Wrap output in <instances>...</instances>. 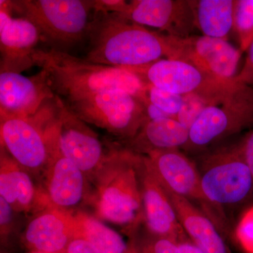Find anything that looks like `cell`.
Masks as SVG:
<instances>
[{"instance_id": "obj_5", "label": "cell", "mask_w": 253, "mask_h": 253, "mask_svg": "<svg viewBox=\"0 0 253 253\" xmlns=\"http://www.w3.org/2000/svg\"><path fill=\"white\" fill-rule=\"evenodd\" d=\"M9 1L14 12L38 28L42 39L61 51L87 36L94 13L92 0Z\"/></svg>"}, {"instance_id": "obj_10", "label": "cell", "mask_w": 253, "mask_h": 253, "mask_svg": "<svg viewBox=\"0 0 253 253\" xmlns=\"http://www.w3.org/2000/svg\"><path fill=\"white\" fill-rule=\"evenodd\" d=\"M144 156L165 187L197 206L222 230L226 217L204 196L195 161L180 149L154 151Z\"/></svg>"}, {"instance_id": "obj_6", "label": "cell", "mask_w": 253, "mask_h": 253, "mask_svg": "<svg viewBox=\"0 0 253 253\" xmlns=\"http://www.w3.org/2000/svg\"><path fill=\"white\" fill-rule=\"evenodd\" d=\"M253 128V86L234 84L224 97L205 110L189 129L184 150L201 154Z\"/></svg>"}, {"instance_id": "obj_35", "label": "cell", "mask_w": 253, "mask_h": 253, "mask_svg": "<svg viewBox=\"0 0 253 253\" xmlns=\"http://www.w3.org/2000/svg\"><path fill=\"white\" fill-rule=\"evenodd\" d=\"M129 253H142L139 251V249H136V248H133V249H130V251H129Z\"/></svg>"}, {"instance_id": "obj_32", "label": "cell", "mask_w": 253, "mask_h": 253, "mask_svg": "<svg viewBox=\"0 0 253 253\" xmlns=\"http://www.w3.org/2000/svg\"><path fill=\"white\" fill-rule=\"evenodd\" d=\"M14 209L2 197L0 196V225L1 234L6 230H9L13 219Z\"/></svg>"}, {"instance_id": "obj_29", "label": "cell", "mask_w": 253, "mask_h": 253, "mask_svg": "<svg viewBox=\"0 0 253 253\" xmlns=\"http://www.w3.org/2000/svg\"><path fill=\"white\" fill-rule=\"evenodd\" d=\"M94 12L114 13L122 12L127 4L124 0H92Z\"/></svg>"}, {"instance_id": "obj_19", "label": "cell", "mask_w": 253, "mask_h": 253, "mask_svg": "<svg viewBox=\"0 0 253 253\" xmlns=\"http://www.w3.org/2000/svg\"><path fill=\"white\" fill-rule=\"evenodd\" d=\"M164 188L186 235L193 244L204 253H231L219 228L204 211L189 200Z\"/></svg>"}, {"instance_id": "obj_4", "label": "cell", "mask_w": 253, "mask_h": 253, "mask_svg": "<svg viewBox=\"0 0 253 253\" xmlns=\"http://www.w3.org/2000/svg\"><path fill=\"white\" fill-rule=\"evenodd\" d=\"M196 163L204 196L222 214L253 199V174L239 141L206 150Z\"/></svg>"}, {"instance_id": "obj_14", "label": "cell", "mask_w": 253, "mask_h": 253, "mask_svg": "<svg viewBox=\"0 0 253 253\" xmlns=\"http://www.w3.org/2000/svg\"><path fill=\"white\" fill-rule=\"evenodd\" d=\"M56 98L42 70L31 77L0 73V119L35 117Z\"/></svg>"}, {"instance_id": "obj_8", "label": "cell", "mask_w": 253, "mask_h": 253, "mask_svg": "<svg viewBox=\"0 0 253 253\" xmlns=\"http://www.w3.org/2000/svg\"><path fill=\"white\" fill-rule=\"evenodd\" d=\"M124 68L146 84L181 96L200 95L214 104L224 97L234 82V78L224 81L214 77L180 60L162 59L146 66Z\"/></svg>"}, {"instance_id": "obj_21", "label": "cell", "mask_w": 253, "mask_h": 253, "mask_svg": "<svg viewBox=\"0 0 253 253\" xmlns=\"http://www.w3.org/2000/svg\"><path fill=\"white\" fill-rule=\"evenodd\" d=\"M28 171L1 149L0 196L14 211H30L38 199V191Z\"/></svg>"}, {"instance_id": "obj_16", "label": "cell", "mask_w": 253, "mask_h": 253, "mask_svg": "<svg viewBox=\"0 0 253 253\" xmlns=\"http://www.w3.org/2000/svg\"><path fill=\"white\" fill-rule=\"evenodd\" d=\"M140 180L143 218L151 235L177 243L189 239L164 186L144 156L141 162Z\"/></svg>"}, {"instance_id": "obj_22", "label": "cell", "mask_w": 253, "mask_h": 253, "mask_svg": "<svg viewBox=\"0 0 253 253\" xmlns=\"http://www.w3.org/2000/svg\"><path fill=\"white\" fill-rule=\"evenodd\" d=\"M196 29L203 36L228 41L234 26L235 0H190Z\"/></svg>"}, {"instance_id": "obj_15", "label": "cell", "mask_w": 253, "mask_h": 253, "mask_svg": "<svg viewBox=\"0 0 253 253\" xmlns=\"http://www.w3.org/2000/svg\"><path fill=\"white\" fill-rule=\"evenodd\" d=\"M13 14L9 1L1 0L0 71L21 73L35 66L33 56L42 37L31 21L20 15Z\"/></svg>"}, {"instance_id": "obj_1", "label": "cell", "mask_w": 253, "mask_h": 253, "mask_svg": "<svg viewBox=\"0 0 253 253\" xmlns=\"http://www.w3.org/2000/svg\"><path fill=\"white\" fill-rule=\"evenodd\" d=\"M33 58L63 102L112 89L126 91L141 101L144 99L146 83L125 68L97 64L54 48L37 49Z\"/></svg>"}, {"instance_id": "obj_28", "label": "cell", "mask_w": 253, "mask_h": 253, "mask_svg": "<svg viewBox=\"0 0 253 253\" xmlns=\"http://www.w3.org/2000/svg\"><path fill=\"white\" fill-rule=\"evenodd\" d=\"M138 249L142 253H179L177 242L168 238L153 235Z\"/></svg>"}, {"instance_id": "obj_9", "label": "cell", "mask_w": 253, "mask_h": 253, "mask_svg": "<svg viewBox=\"0 0 253 253\" xmlns=\"http://www.w3.org/2000/svg\"><path fill=\"white\" fill-rule=\"evenodd\" d=\"M53 114L52 106L47 105L32 118L0 119L1 149L28 172H39L49 166L51 151L45 128Z\"/></svg>"}, {"instance_id": "obj_27", "label": "cell", "mask_w": 253, "mask_h": 253, "mask_svg": "<svg viewBox=\"0 0 253 253\" xmlns=\"http://www.w3.org/2000/svg\"><path fill=\"white\" fill-rule=\"evenodd\" d=\"M239 244L248 253H253V208H250L241 221L237 229Z\"/></svg>"}, {"instance_id": "obj_3", "label": "cell", "mask_w": 253, "mask_h": 253, "mask_svg": "<svg viewBox=\"0 0 253 253\" xmlns=\"http://www.w3.org/2000/svg\"><path fill=\"white\" fill-rule=\"evenodd\" d=\"M142 155L126 148L111 154L101 168L96 197L98 214L113 224L134 229L143 218L140 166Z\"/></svg>"}, {"instance_id": "obj_33", "label": "cell", "mask_w": 253, "mask_h": 253, "mask_svg": "<svg viewBox=\"0 0 253 253\" xmlns=\"http://www.w3.org/2000/svg\"><path fill=\"white\" fill-rule=\"evenodd\" d=\"M67 253H99L86 240L74 238L71 240L66 249Z\"/></svg>"}, {"instance_id": "obj_12", "label": "cell", "mask_w": 253, "mask_h": 253, "mask_svg": "<svg viewBox=\"0 0 253 253\" xmlns=\"http://www.w3.org/2000/svg\"><path fill=\"white\" fill-rule=\"evenodd\" d=\"M166 38L168 59L184 61L224 81L236 77L241 51L228 41L205 36Z\"/></svg>"}, {"instance_id": "obj_17", "label": "cell", "mask_w": 253, "mask_h": 253, "mask_svg": "<svg viewBox=\"0 0 253 253\" xmlns=\"http://www.w3.org/2000/svg\"><path fill=\"white\" fill-rule=\"evenodd\" d=\"M51 159L46 168V196L52 207L66 211L81 204L85 191L84 173L64 157L47 133Z\"/></svg>"}, {"instance_id": "obj_30", "label": "cell", "mask_w": 253, "mask_h": 253, "mask_svg": "<svg viewBox=\"0 0 253 253\" xmlns=\"http://www.w3.org/2000/svg\"><path fill=\"white\" fill-rule=\"evenodd\" d=\"M246 61L239 74L234 80L239 83H246L253 86V41L247 51Z\"/></svg>"}, {"instance_id": "obj_7", "label": "cell", "mask_w": 253, "mask_h": 253, "mask_svg": "<svg viewBox=\"0 0 253 253\" xmlns=\"http://www.w3.org/2000/svg\"><path fill=\"white\" fill-rule=\"evenodd\" d=\"M63 103L84 122L106 129L127 141L137 134L148 120L142 101L124 91H100Z\"/></svg>"}, {"instance_id": "obj_2", "label": "cell", "mask_w": 253, "mask_h": 253, "mask_svg": "<svg viewBox=\"0 0 253 253\" xmlns=\"http://www.w3.org/2000/svg\"><path fill=\"white\" fill-rule=\"evenodd\" d=\"M91 62L117 68L146 66L168 59L166 36L113 13L94 12L87 36Z\"/></svg>"}, {"instance_id": "obj_24", "label": "cell", "mask_w": 253, "mask_h": 253, "mask_svg": "<svg viewBox=\"0 0 253 253\" xmlns=\"http://www.w3.org/2000/svg\"><path fill=\"white\" fill-rule=\"evenodd\" d=\"M240 50L245 52L253 41V0H235L234 26Z\"/></svg>"}, {"instance_id": "obj_11", "label": "cell", "mask_w": 253, "mask_h": 253, "mask_svg": "<svg viewBox=\"0 0 253 253\" xmlns=\"http://www.w3.org/2000/svg\"><path fill=\"white\" fill-rule=\"evenodd\" d=\"M56 97V113L49 126L60 152L84 174L100 170L109 157L97 134Z\"/></svg>"}, {"instance_id": "obj_20", "label": "cell", "mask_w": 253, "mask_h": 253, "mask_svg": "<svg viewBox=\"0 0 253 253\" xmlns=\"http://www.w3.org/2000/svg\"><path fill=\"white\" fill-rule=\"evenodd\" d=\"M189 139V129L176 118L147 120L132 139L128 149L146 156L154 151L184 149Z\"/></svg>"}, {"instance_id": "obj_23", "label": "cell", "mask_w": 253, "mask_h": 253, "mask_svg": "<svg viewBox=\"0 0 253 253\" xmlns=\"http://www.w3.org/2000/svg\"><path fill=\"white\" fill-rule=\"evenodd\" d=\"M75 237L86 240L99 253H129L122 236L117 231L84 212L73 215Z\"/></svg>"}, {"instance_id": "obj_18", "label": "cell", "mask_w": 253, "mask_h": 253, "mask_svg": "<svg viewBox=\"0 0 253 253\" xmlns=\"http://www.w3.org/2000/svg\"><path fill=\"white\" fill-rule=\"evenodd\" d=\"M74 237L73 215L54 207L37 214L28 222L24 233L28 246L41 253L62 252Z\"/></svg>"}, {"instance_id": "obj_25", "label": "cell", "mask_w": 253, "mask_h": 253, "mask_svg": "<svg viewBox=\"0 0 253 253\" xmlns=\"http://www.w3.org/2000/svg\"><path fill=\"white\" fill-rule=\"evenodd\" d=\"M183 99L184 96L174 94L170 91L146 83L142 102H149L168 114L176 118L182 106Z\"/></svg>"}, {"instance_id": "obj_13", "label": "cell", "mask_w": 253, "mask_h": 253, "mask_svg": "<svg viewBox=\"0 0 253 253\" xmlns=\"http://www.w3.org/2000/svg\"><path fill=\"white\" fill-rule=\"evenodd\" d=\"M114 14V13H113ZM120 18L139 26L154 28L165 36L183 38L196 29L190 0H132Z\"/></svg>"}, {"instance_id": "obj_26", "label": "cell", "mask_w": 253, "mask_h": 253, "mask_svg": "<svg viewBox=\"0 0 253 253\" xmlns=\"http://www.w3.org/2000/svg\"><path fill=\"white\" fill-rule=\"evenodd\" d=\"M213 104L214 103L211 100L200 95H185L182 106L176 115V119L190 129L205 110Z\"/></svg>"}, {"instance_id": "obj_34", "label": "cell", "mask_w": 253, "mask_h": 253, "mask_svg": "<svg viewBox=\"0 0 253 253\" xmlns=\"http://www.w3.org/2000/svg\"><path fill=\"white\" fill-rule=\"evenodd\" d=\"M179 253H204L196 247L189 239L178 243Z\"/></svg>"}, {"instance_id": "obj_31", "label": "cell", "mask_w": 253, "mask_h": 253, "mask_svg": "<svg viewBox=\"0 0 253 253\" xmlns=\"http://www.w3.org/2000/svg\"><path fill=\"white\" fill-rule=\"evenodd\" d=\"M241 151L253 174V128L239 140Z\"/></svg>"}]
</instances>
